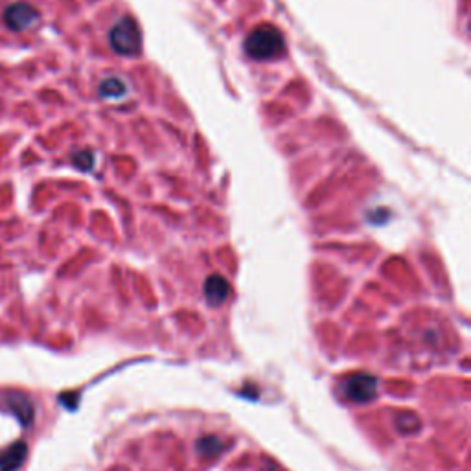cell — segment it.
I'll return each instance as SVG.
<instances>
[{"mask_svg": "<svg viewBox=\"0 0 471 471\" xmlns=\"http://www.w3.org/2000/svg\"><path fill=\"white\" fill-rule=\"evenodd\" d=\"M247 55L256 61L274 59L278 57L285 48L284 35L271 24H263V26L254 28L245 37L243 43Z\"/></svg>", "mask_w": 471, "mask_h": 471, "instance_id": "obj_1", "label": "cell"}, {"mask_svg": "<svg viewBox=\"0 0 471 471\" xmlns=\"http://www.w3.org/2000/svg\"><path fill=\"white\" fill-rule=\"evenodd\" d=\"M109 43L116 54L133 55L137 54L142 44V33L137 21L133 17H124L110 28Z\"/></svg>", "mask_w": 471, "mask_h": 471, "instance_id": "obj_2", "label": "cell"}, {"mask_svg": "<svg viewBox=\"0 0 471 471\" xmlns=\"http://www.w3.org/2000/svg\"><path fill=\"white\" fill-rule=\"evenodd\" d=\"M39 19L41 13L28 2H13L2 13V21L11 32H24L28 28L35 26Z\"/></svg>", "mask_w": 471, "mask_h": 471, "instance_id": "obj_3", "label": "cell"}, {"mask_svg": "<svg viewBox=\"0 0 471 471\" xmlns=\"http://www.w3.org/2000/svg\"><path fill=\"white\" fill-rule=\"evenodd\" d=\"M343 390H345V396L348 400L357 401V403H367L378 394V379L370 374H356V376L346 379Z\"/></svg>", "mask_w": 471, "mask_h": 471, "instance_id": "obj_4", "label": "cell"}, {"mask_svg": "<svg viewBox=\"0 0 471 471\" xmlns=\"http://www.w3.org/2000/svg\"><path fill=\"white\" fill-rule=\"evenodd\" d=\"M203 293L210 306H221V304L229 298L231 285H229L227 278H223L221 274H212V276H209L206 282H204Z\"/></svg>", "mask_w": 471, "mask_h": 471, "instance_id": "obj_5", "label": "cell"}, {"mask_svg": "<svg viewBox=\"0 0 471 471\" xmlns=\"http://www.w3.org/2000/svg\"><path fill=\"white\" fill-rule=\"evenodd\" d=\"M28 445L24 440H17L10 448L0 451V471H17L26 461Z\"/></svg>", "mask_w": 471, "mask_h": 471, "instance_id": "obj_6", "label": "cell"}, {"mask_svg": "<svg viewBox=\"0 0 471 471\" xmlns=\"http://www.w3.org/2000/svg\"><path fill=\"white\" fill-rule=\"evenodd\" d=\"M127 94V85L118 77H109L99 85V96L105 99H120Z\"/></svg>", "mask_w": 471, "mask_h": 471, "instance_id": "obj_7", "label": "cell"}, {"mask_svg": "<svg viewBox=\"0 0 471 471\" xmlns=\"http://www.w3.org/2000/svg\"><path fill=\"white\" fill-rule=\"evenodd\" d=\"M221 450H223V444H221V440L218 436H214V434H209V436H203V439L198 440V451L203 456L212 459V456L220 455Z\"/></svg>", "mask_w": 471, "mask_h": 471, "instance_id": "obj_8", "label": "cell"}, {"mask_svg": "<svg viewBox=\"0 0 471 471\" xmlns=\"http://www.w3.org/2000/svg\"><path fill=\"white\" fill-rule=\"evenodd\" d=\"M72 162H74L77 170L90 171L94 166V153L90 149H79V151L72 155Z\"/></svg>", "mask_w": 471, "mask_h": 471, "instance_id": "obj_9", "label": "cell"}, {"mask_svg": "<svg viewBox=\"0 0 471 471\" xmlns=\"http://www.w3.org/2000/svg\"><path fill=\"white\" fill-rule=\"evenodd\" d=\"M396 425L403 431V433H411L418 425V418L412 416L411 412H401L400 416L396 418Z\"/></svg>", "mask_w": 471, "mask_h": 471, "instance_id": "obj_10", "label": "cell"}]
</instances>
